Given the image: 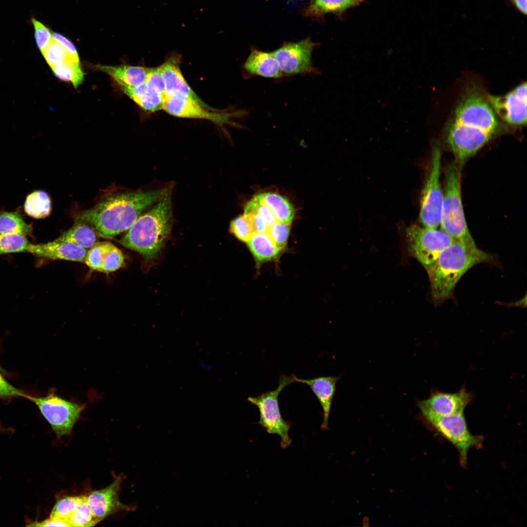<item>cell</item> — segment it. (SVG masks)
I'll use <instances>...</instances> for the list:
<instances>
[{"label": "cell", "mask_w": 527, "mask_h": 527, "mask_svg": "<svg viewBox=\"0 0 527 527\" xmlns=\"http://www.w3.org/2000/svg\"><path fill=\"white\" fill-rule=\"evenodd\" d=\"M39 407L58 438L69 434L85 408V404L65 400L54 392L42 397L25 395Z\"/></svg>", "instance_id": "ba28073f"}, {"label": "cell", "mask_w": 527, "mask_h": 527, "mask_svg": "<svg viewBox=\"0 0 527 527\" xmlns=\"http://www.w3.org/2000/svg\"><path fill=\"white\" fill-rule=\"evenodd\" d=\"M52 36L53 39L59 42L72 57L80 60L75 45L69 39L59 33H53Z\"/></svg>", "instance_id": "60d3db41"}, {"label": "cell", "mask_w": 527, "mask_h": 527, "mask_svg": "<svg viewBox=\"0 0 527 527\" xmlns=\"http://www.w3.org/2000/svg\"><path fill=\"white\" fill-rule=\"evenodd\" d=\"M85 496H66L57 501L54 506L50 517L67 521V519L82 501Z\"/></svg>", "instance_id": "d6a6232c"}, {"label": "cell", "mask_w": 527, "mask_h": 527, "mask_svg": "<svg viewBox=\"0 0 527 527\" xmlns=\"http://www.w3.org/2000/svg\"><path fill=\"white\" fill-rule=\"evenodd\" d=\"M340 377L321 376L310 379L297 378L296 382L306 384L319 400L323 411V421L321 429H328V419L332 402L335 393L336 384Z\"/></svg>", "instance_id": "d6986e66"}, {"label": "cell", "mask_w": 527, "mask_h": 527, "mask_svg": "<svg viewBox=\"0 0 527 527\" xmlns=\"http://www.w3.org/2000/svg\"><path fill=\"white\" fill-rule=\"evenodd\" d=\"M510 3L519 12L524 15L527 14V0H509Z\"/></svg>", "instance_id": "7bdbcfd3"}, {"label": "cell", "mask_w": 527, "mask_h": 527, "mask_svg": "<svg viewBox=\"0 0 527 527\" xmlns=\"http://www.w3.org/2000/svg\"><path fill=\"white\" fill-rule=\"evenodd\" d=\"M290 230V224L276 222L269 227L266 233L278 247L284 249L287 243Z\"/></svg>", "instance_id": "d590c367"}, {"label": "cell", "mask_w": 527, "mask_h": 527, "mask_svg": "<svg viewBox=\"0 0 527 527\" xmlns=\"http://www.w3.org/2000/svg\"><path fill=\"white\" fill-rule=\"evenodd\" d=\"M24 210L27 215L34 218H44L51 211L50 198L44 191H35L27 197Z\"/></svg>", "instance_id": "4316f807"}, {"label": "cell", "mask_w": 527, "mask_h": 527, "mask_svg": "<svg viewBox=\"0 0 527 527\" xmlns=\"http://www.w3.org/2000/svg\"><path fill=\"white\" fill-rule=\"evenodd\" d=\"M470 399V395L465 389L454 393L436 392L419 402L418 406L434 414L447 416L464 411Z\"/></svg>", "instance_id": "e0dca14e"}, {"label": "cell", "mask_w": 527, "mask_h": 527, "mask_svg": "<svg viewBox=\"0 0 527 527\" xmlns=\"http://www.w3.org/2000/svg\"><path fill=\"white\" fill-rule=\"evenodd\" d=\"M116 83L125 95L143 109L152 112L162 109L163 96L150 89L145 83L136 87Z\"/></svg>", "instance_id": "603a6c76"}, {"label": "cell", "mask_w": 527, "mask_h": 527, "mask_svg": "<svg viewBox=\"0 0 527 527\" xmlns=\"http://www.w3.org/2000/svg\"><path fill=\"white\" fill-rule=\"evenodd\" d=\"M297 376L282 374L280 376L278 387L262 393L256 397L250 396L247 401L256 406L260 412L258 424L268 433L278 435L281 438V446L285 448L291 443L289 436L290 424L285 421L280 411L278 397L280 392L287 385L296 382Z\"/></svg>", "instance_id": "52a82bcc"}, {"label": "cell", "mask_w": 527, "mask_h": 527, "mask_svg": "<svg viewBox=\"0 0 527 527\" xmlns=\"http://www.w3.org/2000/svg\"><path fill=\"white\" fill-rule=\"evenodd\" d=\"M172 186L165 188L157 203L140 216L118 242L146 259L154 258L168 237L172 222Z\"/></svg>", "instance_id": "277c9868"}, {"label": "cell", "mask_w": 527, "mask_h": 527, "mask_svg": "<svg viewBox=\"0 0 527 527\" xmlns=\"http://www.w3.org/2000/svg\"><path fill=\"white\" fill-rule=\"evenodd\" d=\"M181 60L180 54L173 53L160 66L165 84L164 97L174 95L188 97L204 107L214 110L196 95L185 80L180 69Z\"/></svg>", "instance_id": "9a60e30c"}, {"label": "cell", "mask_w": 527, "mask_h": 527, "mask_svg": "<svg viewBox=\"0 0 527 527\" xmlns=\"http://www.w3.org/2000/svg\"><path fill=\"white\" fill-rule=\"evenodd\" d=\"M162 109L175 117L207 120L219 126L226 124L235 125L231 119L241 117L245 113L242 110L220 112L219 110L209 109L188 97L180 95L165 97Z\"/></svg>", "instance_id": "8fae6325"}, {"label": "cell", "mask_w": 527, "mask_h": 527, "mask_svg": "<svg viewBox=\"0 0 527 527\" xmlns=\"http://www.w3.org/2000/svg\"><path fill=\"white\" fill-rule=\"evenodd\" d=\"M122 477L119 476L106 487L91 492L86 501L94 517L100 522L118 511L132 510L119 499Z\"/></svg>", "instance_id": "5bb4252c"}, {"label": "cell", "mask_w": 527, "mask_h": 527, "mask_svg": "<svg viewBox=\"0 0 527 527\" xmlns=\"http://www.w3.org/2000/svg\"><path fill=\"white\" fill-rule=\"evenodd\" d=\"M498 117L508 125L519 127L527 123V83H522L502 96L487 98Z\"/></svg>", "instance_id": "7c38bea8"}, {"label": "cell", "mask_w": 527, "mask_h": 527, "mask_svg": "<svg viewBox=\"0 0 527 527\" xmlns=\"http://www.w3.org/2000/svg\"><path fill=\"white\" fill-rule=\"evenodd\" d=\"M55 75L59 79L72 83L77 88L83 81L84 73L80 62L70 61L60 66L52 69Z\"/></svg>", "instance_id": "f546056e"}, {"label": "cell", "mask_w": 527, "mask_h": 527, "mask_svg": "<svg viewBox=\"0 0 527 527\" xmlns=\"http://www.w3.org/2000/svg\"><path fill=\"white\" fill-rule=\"evenodd\" d=\"M460 169L456 162L448 165L446 168L440 225L441 230L453 240L473 242L466 224L462 205Z\"/></svg>", "instance_id": "5b68a950"}, {"label": "cell", "mask_w": 527, "mask_h": 527, "mask_svg": "<svg viewBox=\"0 0 527 527\" xmlns=\"http://www.w3.org/2000/svg\"><path fill=\"white\" fill-rule=\"evenodd\" d=\"M408 249L426 270L454 240L442 230L412 225L406 229Z\"/></svg>", "instance_id": "30bf717a"}, {"label": "cell", "mask_w": 527, "mask_h": 527, "mask_svg": "<svg viewBox=\"0 0 527 527\" xmlns=\"http://www.w3.org/2000/svg\"><path fill=\"white\" fill-rule=\"evenodd\" d=\"M420 409L424 420L457 448L460 465L465 467L467 465L468 450L471 447L480 448L483 438L473 435L469 431L464 411L441 416L424 408Z\"/></svg>", "instance_id": "8992f818"}, {"label": "cell", "mask_w": 527, "mask_h": 527, "mask_svg": "<svg viewBox=\"0 0 527 527\" xmlns=\"http://www.w3.org/2000/svg\"><path fill=\"white\" fill-rule=\"evenodd\" d=\"M41 53L51 69L70 61L80 62L53 39Z\"/></svg>", "instance_id": "f1b7e54d"}, {"label": "cell", "mask_w": 527, "mask_h": 527, "mask_svg": "<svg viewBox=\"0 0 527 527\" xmlns=\"http://www.w3.org/2000/svg\"><path fill=\"white\" fill-rule=\"evenodd\" d=\"M84 262L91 269L104 273L118 270L124 264L121 250L110 242H97L87 251Z\"/></svg>", "instance_id": "2e32d148"}, {"label": "cell", "mask_w": 527, "mask_h": 527, "mask_svg": "<svg viewBox=\"0 0 527 527\" xmlns=\"http://www.w3.org/2000/svg\"><path fill=\"white\" fill-rule=\"evenodd\" d=\"M56 240L87 249L91 248L97 243V233L89 224L78 222Z\"/></svg>", "instance_id": "484cf974"}, {"label": "cell", "mask_w": 527, "mask_h": 527, "mask_svg": "<svg viewBox=\"0 0 527 527\" xmlns=\"http://www.w3.org/2000/svg\"><path fill=\"white\" fill-rule=\"evenodd\" d=\"M499 117L480 89L471 85L455 108L447 127L446 142L461 166L500 130Z\"/></svg>", "instance_id": "6da1fadb"}, {"label": "cell", "mask_w": 527, "mask_h": 527, "mask_svg": "<svg viewBox=\"0 0 527 527\" xmlns=\"http://www.w3.org/2000/svg\"><path fill=\"white\" fill-rule=\"evenodd\" d=\"M252 213H256L261 215L265 220L269 227L277 222L270 208L257 195L254 196L244 207V214Z\"/></svg>", "instance_id": "e575fe53"}, {"label": "cell", "mask_w": 527, "mask_h": 527, "mask_svg": "<svg viewBox=\"0 0 527 527\" xmlns=\"http://www.w3.org/2000/svg\"><path fill=\"white\" fill-rule=\"evenodd\" d=\"M244 66L249 73L265 78H278L283 74L273 52L253 49Z\"/></svg>", "instance_id": "ffe728a7"}, {"label": "cell", "mask_w": 527, "mask_h": 527, "mask_svg": "<svg viewBox=\"0 0 527 527\" xmlns=\"http://www.w3.org/2000/svg\"><path fill=\"white\" fill-rule=\"evenodd\" d=\"M28 526L32 527H70L68 522L65 520L56 518H51L41 522H35Z\"/></svg>", "instance_id": "b9f144b4"}, {"label": "cell", "mask_w": 527, "mask_h": 527, "mask_svg": "<svg viewBox=\"0 0 527 527\" xmlns=\"http://www.w3.org/2000/svg\"><path fill=\"white\" fill-rule=\"evenodd\" d=\"M363 0H310L303 11L305 16L320 18L327 13H340L354 7Z\"/></svg>", "instance_id": "cb8c5ba5"}, {"label": "cell", "mask_w": 527, "mask_h": 527, "mask_svg": "<svg viewBox=\"0 0 527 527\" xmlns=\"http://www.w3.org/2000/svg\"><path fill=\"white\" fill-rule=\"evenodd\" d=\"M250 221L255 233H266L269 226L265 220L256 213L243 214Z\"/></svg>", "instance_id": "ab89813d"}, {"label": "cell", "mask_w": 527, "mask_h": 527, "mask_svg": "<svg viewBox=\"0 0 527 527\" xmlns=\"http://www.w3.org/2000/svg\"><path fill=\"white\" fill-rule=\"evenodd\" d=\"M25 394L8 383L0 373V398L13 397H25Z\"/></svg>", "instance_id": "f35d334b"}, {"label": "cell", "mask_w": 527, "mask_h": 527, "mask_svg": "<svg viewBox=\"0 0 527 527\" xmlns=\"http://www.w3.org/2000/svg\"><path fill=\"white\" fill-rule=\"evenodd\" d=\"M258 267L276 260L284 249L278 247L267 233H256L246 243Z\"/></svg>", "instance_id": "7402d4cb"}, {"label": "cell", "mask_w": 527, "mask_h": 527, "mask_svg": "<svg viewBox=\"0 0 527 527\" xmlns=\"http://www.w3.org/2000/svg\"><path fill=\"white\" fill-rule=\"evenodd\" d=\"M271 210L277 222L290 224L294 217L292 204L284 196L271 192L257 194Z\"/></svg>", "instance_id": "d4e9b609"}, {"label": "cell", "mask_w": 527, "mask_h": 527, "mask_svg": "<svg viewBox=\"0 0 527 527\" xmlns=\"http://www.w3.org/2000/svg\"><path fill=\"white\" fill-rule=\"evenodd\" d=\"M229 230L236 238L244 243L256 233L250 221L244 214L237 217L230 222Z\"/></svg>", "instance_id": "836d02e7"}, {"label": "cell", "mask_w": 527, "mask_h": 527, "mask_svg": "<svg viewBox=\"0 0 527 527\" xmlns=\"http://www.w3.org/2000/svg\"><path fill=\"white\" fill-rule=\"evenodd\" d=\"M70 527H92L100 521L96 519L89 507L85 496L67 519Z\"/></svg>", "instance_id": "4dcf8cb0"}, {"label": "cell", "mask_w": 527, "mask_h": 527, "mask_svg": "<svg viewBox=\"0 0 527 527\" xmlns=\"http://www.w3.org/2000/svg\"><path fill=\"white\" fill-rule=\"evenodd\" d=\"M315 44L309 38L284 44L273 52L283 73L287 75L312 70V53Z\"/></svg>", "instance_id": "4fadbf2b"}, {"label": "cell", "mask_w": 527, "mask_h": 527, "mask_svg": "<svg viewBox=\"0 0 527 527\" xmlns=\"http://www.w3.org/2000/svg\"><path fill=\"white\" fill-rule=\"evenodd\" d=\"M146 85L151 90L165 96V84L160 66L149 68L145 81Z\"/></svg>", "instance_id": "74e56055"}, {"label": "cell", "mask_w": 527, "mask_h": 527, "mask_svg": "<svg viewBox=\"0 0 527 527\" xmlns=\"http://www.w3.org/2000/svg\"><path fill=\"white\" fill-rule=\"evenodd\" d=\"M34 30L36 44L42 52L53 40V36L50 29L43 23L32 18L31 20Z\"/></svg>", "instance_id": "8d00e7d4"}, {"label": "cell", "mask_w": 527, "mask_h": 527, "mask_svg": "<svg viewBox=\"0 0 527 527\" xmlns=\"http://www.w3.org/2000/svg\"><path fill=\"white\" fill-rule=\"evenodd\" d=\"M492 260V256L479 249L474 242L454 240L426 270L435 304H438L449 299L459 280L470 268Z\"/></svg>", "instance_id": "3957f363"}, {"label": "cell", "mask_w": 527, "mask_h": 527, "mask_svg": "<svg viewBox=\"0 0 527 527\" xmlns=\"http://www.w3.org/2000/svg\"><path fill=\"white\" fill-rule=\"evenodd\" d=\"M32 227L26 223L17 212H3L0 213V233L20 235L26 237L31 235Z\"/></svg>", "instance_id": "83f0119b"}, {"label": "cell", "mask_w": 527, "mask_h": 527, "mask_svg": "<svg viewBox=\"0 0 527 527\" xmlns=\"http://www.w3.org/2000/svg\"><path fill=\"white\" fill-rule=\"evenodd\" d=\"M27 252L42 258L84 262L87 250L80 246L56 240L43 243H30Z\"/></svg>", "instance_id": "ac0fdd59"}, {"label": "cell", "mask_w": 527, "mask_h": 527, "mask_svg": "<svg viewBox=\"0 0 527 527\" xmlns=\"http://www.w3.org/2000/svg\"><path fill=\"white\" fill-rule=\"evenodd\" d=\"M441 152L437 143L432 149L428 176L421 199L419 220L423 226L437 228L440 226L443 192L440 184Z\"/></svg>", "instance_id": "9c48e42d"}, {"label": "cell", "mask_w": 527, "mask_h": 527, "mask_svg": "<svg viewBox=\"0 0 527 527\" xmlns=\"http://www.w3.org/2000/svg\"><path fill=\"white\" fill-rule=\"evenodd\" d=\"M165 188L115 193L80 213L75 222L91 225L100 237L111 239L126 231L142 213L162 196Z\"/></svg>", "instance_id": "7a4b0ae2"}, {"label": "cell", "mask_w": 527, "mask_h": 527, "mask_svg": "<svg viewBox=\"0 0 527 527\" xmlns=\"http://www.w3.org/2000/svg\"><path fill=\"white\" fill-rule=\"evenodd\" d=\"M30 243L22 235L0 233V255L27 252Z\"/></svg>", "instance_id": "1f68e13d"}, {"label": "cell", "mask_w": 527, "mask_h": 527, "mask_svg": "<svg viewBox=\"0 0 527 527\" xmlns=\"http://www.w3.org/2000/svg\"><path fill=\"white\" fill-rule=\"evenodd\" d=\"M96 70L109 75L116 82L131 87H136L145 83L148 68L130 65L111 66L96 64Z\"/></svg>", "instance_id": "44dd1931"}]
</instances>
